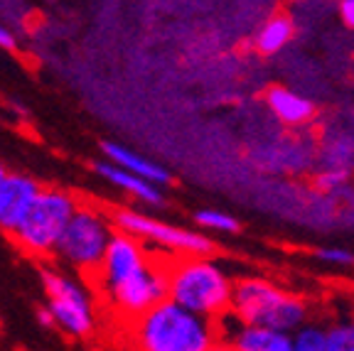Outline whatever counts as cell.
<instances>
[{
    "label": "cell",
    "instance_id": "cell-1",
    "mask_svg": "<svg viewBox=\"0 0 354 351\" xmlns=\"http://www.w3.org/2000/svg\"><path fill=\"white\" fill-rule=\"evenodd\" d=\"M133 336L138 351H214L221 341L216 322L187 312L172 300L136 319Z\"/></svg>",
    "mask_w": 354,
    "mask_h": 351
},
{
    "label": "cell",
    "instance_id": "cell-2",
    "mask_svg": "<svg viewBox=\"0 0 354 351\" xmlns=\"http://www.w3.org/2000/svg\"><path fill=\"white\" fill-rule=\"evenodd\" d=\"M234 280L214 258H177L167 265V300L205 319H221L232 307Z\"/></svg>",
    "mask_w": 354,
    "mask_h": 351
},
{
    "label": "cell",
    "instance_id": "cell-3",
    "mask_svg": "<svg viewBox=\"0 0 354 351\" xmlns=\"http://www.w3.org/2000/svg\"><path fill=\"white\" fill-rule=\"evenodd\" d=\"M229 314L249 327H266L295 334L308 319V305L266 278L234 280Z\"/></svg>",
    "mask_w": 354,
    "mask_h": 351
},
{
    "label": "cell",
    "instance_id": "cell-4",
    "mask_svg": "<svg viewBox=\"0 0 354 351\" xmlns=\"http://www.w3.org/2000/svg\"><path fill=\"white\" fill-rule=\"evenodd\" d=\"M113 234H116L113 221L106 219L101 211L91 207H79V211L57 243V258H62L66 265H72L82 273L99 270Z\"/></svg>",
    "mask_w": 354,
    "mask_h": 351
},
{
    "label": "cell",
    "instance_id": "cell-5",
    "mask_svg": "<svg viewBox=\"0 0 354 351\" xmlns=\"http://www.w3.org/2000/svg\"><path fill=\"white\" fill-rule=\"evenodd\" d=\"M77 211L79 202L69 192L57 189V187L42 189L35 207L30 209L28 219L17 229V243L22 248H28L30 253H39V256L55 253L62 234L66 231Z\"/></svg>",
    "mask_w": 354,
    "mask_h": 351
},
{
    "label": "cell",
    "instance_id": "cell-6",
    "mask_svg": "<svg viewBox=\"0 0 354 351\" xmlns=\"http://www.w3.org/2000/svg\"><path fill=\"white\" fill-rule=\"evenodd\" d=\"M111 221H113V226L118 231H123L128 236L165 246L170 251H175L177 256H183V258H209L212 251H216L212 238H207L205 234L153 219V216L136 211V209H118L116 214L111 216Z\"/></svg>",
    "mask_w": 354,
    "mask_h": 351
},
{
    "label": "cell",
    "instance_id": "cell-7",
    "mask_svg": "<svg viewBox=\"0 0 354 351\" xmlns=\"http://www.w3.org/2000/svg\"><path fill=\"white\" fill-rule=\"evenodd\" d=\"M42 287L47 292V307L55 314L57 327L69 336H88L94 330V302L79 280L59 273L42 270Z\"/></svg>",
    "mask_w": 354,
    "mask_h": 351
},
{
    "label": "cell",
    "instance_id": "cell-8",
    "mask_svg": "<svg viewBox=\"0 0 354 351\" xmlns=\"http://www.w3.org/2000/svg\"><path fill=\"white\" fill-rule=\"evenodd\" d=\"M106 295L123 314L133 319L143 317L145 312L167 300V265H158L153 260L145 270L106 290Z\"/></svg>",
    "mask_w": 354,
    "mask_h": 351
},
{
    "label": "cell",
    "instance_id": "cell-9",
    "mask_svg": "<svg viewBox=\"0 0 354 351\" xmlns=\"http://www.w3.org/2000/svg\"><path fill=\"white\" fill-rule=\"evenodd\" d=\"M153 260L148 258V251L136 236H128L123 231H116L109 243V251L104 256V263L99 268L101 287L111 290V287L121 285L123 280L131 275L145 270Z\"/></svg>",
    "mask_w": 354,
    "mask_h": 351
},
{
    "label": "cell",
    "instance_id": "cell-10",
    "mask_svg": "<svg viewBox=\"0 0 354 351\" xmlns=\"http://www.w3.org/2000/svg\"><path fill=\"white\" fill-rule=\"evenodd\" d=\"M42 187L37 180L20 172H8L0 182V231L15 236L22 221L28 219L30 209L37 202Z\"/></svg>",
    "mask_w": 354,
    "mask_h": 351
},
{
    "label": "cell",
    "instance_id": "cell-11",
    "mask_svg": "<svg viewBox=\"0 0 354 351\" xmlns=\"http://www.w3.org/2000/svg\"><path fill=\"white\" fill-rule=\"evenodd\" d=\"M234 319V317H232ZM221 341L232 344L236 351H295L293 334L266 327H249L234 319L232 330H219Z\"/></svg>",
    "mask_w": 354,
    "mask_h": 351
},
{
    "label": "cell",
    "instance_id": "cell-12",
    "mask_svg": "<svg viewBox=\"0 0 354 351\" xmlns=\"http://www.w3.org/2000/svg\"><path fill=\"white\" fill-rule=\"evenodd\" d=\"M101 153H104L106 160L113 162L116 167H121V170L131 172V175L140 177V180L150 182V184H155V187L170 184L172 182L170 172H167L162 165H158V162H153V160L143 158L140 153H136V150L116 143V140H104V143H101Z\"/></svg>",
    "mask_w": 354,
    "mask_h": 351
},
{
    "label": "cell",
    "instance_id": "cell-13",
    "mask_svg": "<svg viewBox=\"0 0 354 351\" xmlns=\"http://www.w3.org/2000/svg\"><path fill=\"white\" fill-rule=\"evenodd\" d=\"M94 172L99 177H104L106 182H111L113 187H118L121 192L136 197L138 202L150 204V207H162V204H165V194L160 192V187H155V184H150V182L140 180V177L131 175V172L121 170V167H116L113 162H109V160H96Z\"/></svg>",
    "mask_w": 354,
    "mask_h": 351
},
{
    "label": "cell",
    "instance_id": "cell-14",
    "mask_svg": "<svg viewBox=\"0 0 354 351\" xmlns=\"http://www.w3.org/2000/svg\"><path fill=\"white\" fill-rule=\"evenodd\" d=\"M266 104L271 108V113L286 126H303L315 115V106L308 99H303L300 93L290 91V88L273 86L266 93Z\"/></svg>",
    "mask_w": 354,
    "mask_h": 351
},
{
    "label": "cell",
    "instance_id": "cell-15",
    "mask_svg": "<svg viewBox=\"0 0 354 351\" xmlns=\"http://www.w3.org/2000/svg\"><path fill=\"white\" fill-rule=\"evenodd\" d=\"M293 35H295L293 17L286 15V12H276V15H271L259 28V32H256V37H254V47L263 57L278 55V52L293 39Z\"/></svg>",
    "mask_w": 354,
    "mask_h": 351
},
{
    "label": "cell",
    "instance_id": "cell-16",
    "mask_svg": "<svg viewBox=\"0 0 354 351\" xmlns=\"http://www.w3.org/2000/svg\"><path fill=\"white\" fill-rule=\"evenodd\" d=\"M293 349L295 351H330V334L322 324L305 322L293 334Z\"/></svg>",
    "mask_w": 354,
    "mask_h": 351
},
{
    "label": "cell",
    "instance_id": "cell-17",
    "mask_svg": "<svg viewBox=\"0 0 354 351\" xmlns=\"http://www.w3.org/2000/svg\"><path fill=\"white\" fill-rule=\"evenodd\" d=\"M194 224L199 229L219 231V234H236L239 231V221L227 211H219V209H199L194 214Z\"/></svg>",
    "mask_w": 354,
    "mask_h": 351
},
{
    "label": "cell",
    "instance_id": "cell-18",
    "mask_svg": "<svg viewBox=\"0 0 354 351\" xmlns=\"http://www.w3.org/2000/svg\"><path fill=\"white\" fill-rule=\"evenodd\" d=\"M330 351H354V317H344L327 327Z\"/></svg>",
    "mask_w": 354,
    "mask_h": 351
},
{
    "label": "cell",
    "instance_id": "cell-19",
    "mask_svg": "<svg viewBox=\"0 0 354 351\" xmlns=\"http://www.w3.org/2000/svg\"><path fill=\"white\" fill-rule=\"evenodd\" d=\"M347 177H349L347 170H342V167H339V170H325L315 177V184L322 192H335V189L347 184Z\"/></svg>",
    "mask_w": 354,
    "mask_h": 351
},
{
    "label": "cell",
    "instance_id": "cell-20",
    "mask_svg": "<svg viewBox=\"0 0 354 351\" xmlns=\"http://www.w3.org/2000/svg\"><path fill=\"white\" fill-rule=\"evenodd\" d=\"M315 256L322 263H330V265H342V268L354 265V253L347 251V248H317Z\"/></svg>",
    "mask_w": 354,
    "mask_h": 351
},
{
    "label": "cell",
    "instance_id": "cell-21",
    "mask_svg": "<svg viewBox=\"0 0 354 351\" xmlns=\"http://www.w3.org/2000/svg\"><path fill=\"white\" fill-rule=\"evenodd\" d=\"M15 47H17V37L12 35V30H10V28H6V25L0 22V50L12 52Z\"/></svg>",
    "mask_w": 354,
    "mask_h": 351
},
{
    "label": "cell",
    "instance_id": "cell-22",
    "mask_svg": "<svg viewBox=\"0 0 354 351\" xmlns=\"http://www.w3.org/2000/svg\"><path fill=\"white\" fill-rule=\"evenodd\" d=\"M35 319H37V324L42 327V330H52V327H57V319H55V314L50 312V307H39L37 312H35Z\"/></svg>",
    "mask_w": 354,
    "mask_h": 351
},
{
    "label": "cell",
    "instance_id": "cell-23",
    "mask_svg": "<svg viewBox=\"0 0 354 351\" xmlns=\"http://www.w3.org/2000/svg\"><path fill=\"white\" fill-rule=\"evenodd\" d=\"M339 17L349 30H354V0H342L339 3Z\"/></svg>",
    "mask_w": 354,
    "mask_h": 351
},
{
    "label": "cell",
    "instance_id": "cell-24",
    "mask_svg": "<svg viewBox=\"0 0 354 351\" xmlns=\"http://www.w3.org/2000/svg\"><path fill=\"white\" fill-rule=\"evenodd\" d=\"M214 351H236L232 344H227V341H219V344L214 346Z\"/></svg>",
    "mask_w": 354,
    "mask_h": 351
},
{
    "label": "cell",
    "instance_id": "cell-25",
    "mask_svg": "<svg viewBox=\"0 0 354 351\" xmlns=\"http://www.w3.org/2000/svg\"><path fill=\"white\" fill-rule=\"evenodd\" d=\"M6 175H8V172H6V167L0 165V182H3V177H6Z\"/></svg>",
    "mask_w": 354,
    "mask_h": 351
}]
</instances>
